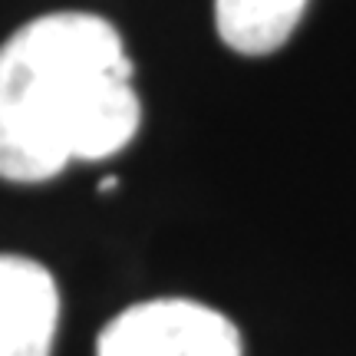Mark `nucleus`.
Here are the masks:
<instances>
[{
  "label": "nucleus",
  "instance_id": "1",
  "mask_svg": "<svg viewBox=\"0 0 356 356\" xmlns=\"http://www.w3.org/2000/svg\"><path fill=\"white\" fill-rule=\"evenodd\" d=\"M142 106L122 37L96 13H47L0 47V178L47 181L122 152Z\"/></svg>",
  "mask_w": 356,
  "mask_h": 356
},
{
  "label": "nucleus",
  "instance_id": "2",
  "mask_svg": "<svg viewBox=\"0 0 356 356\" xmlns=\"http://www.w3.org/2000/svg\"><path fill=\"white\" fill-rule=\"evenodd\" d=\"M99 356H241V333L195 300H145L99 333Z\"/></svg>",
  "mask_w": 356,
  "mask_h": 356
},
{
  "label": "nucleus",
  "instance_id": "3",
  "mask_svg": "<svg viewBox=\"0 0 356 356\" xmlns=\"http://www.w3.org/2000/svg\"><path fill=\"white\" fill-rule=\"evenodd\" d=\"M60 293L30 257L0 254V356H50Z\"/></svg>",
  "mask_w": 356,
  "mask_h": 356
},
{
  "label": "nucleus",
  "instance_id": "4",
  "mask_svg": "<svg viewBox=\"0 0 356 356\" xmlns=\"http://www.w3.org/2000/svg\"><path fill=\"white\" fill-rule=\"evenodd\" d=\"M304 10L307 0H215L218 37L234 53L264 56L291 40Z\"/></svg>",
  "mask_w": 356,
  "mask_h": 356
}]
</instances>
